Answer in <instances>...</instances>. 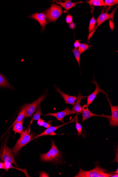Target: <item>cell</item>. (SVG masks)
I'll list each match as a JSON object with an SVG mask.
<instances>
[{
  "mask_svg": "<svg viewBox=\"0 0 118 177\" xmlns=\"http://www.w3.org/2000/svg\"><path fill=\"white\" fill-rule=\"evenodd\" d=\"M30 127L31 126H29V128L28 127L26 130L23 131L20 134L21 136L20 138L17 141L16 144L12 149L15 156L19 153L22 147L31 142V136L30 135Z\"/></svg>",
  "mask_w": 118,
  "mask_h": 177,
  "instance_id": "obj_4",
  "label": "cell"
},
{
  "mask_svg": "<svg viewBox=\"0 0 118 177\" xmlns=\"http://www.w3.org/2000/svg\"><path fill=\"white\" fill-rule=\"evenodd\" d=\"M118 177V173H116V174H113L111 176V177Z\"/></svg>",
  "mask_w": 118,
  "mask_h": 177,
  "instance_id": "obj_34",
  "label": "cell"
},
{
  "mask_svg": "<svg viewBox=\"0 0 118 177\" xmlns=\"http://www.w3.org/2000/svg\"><path fill=\"white\" fill-rule=\"evenodd\" d=\"M107 98L108 101L109 103L112 115L110 116L109 119H108L109 122L110 126L112 127H118V106H114L111 104V101L108 95L105 96Z\"/></svg>",
  "mask_w": 118,
  "mask_h": 177,
  "instance_id": "obj_6",
  "label": "cell"
},
{
  "mask_svg": "<svg viewBox=\"0 0 118 177\" xmlns=\"http://www.w3.org/2000/svg\"><path fill=\"white\" fill-rule=\"evenodd\" d=\"M0 169H4V163L0 162Z\"/></svg>",
  "mask_w": 118,
  "mask_h": 177,
  "instance_id": "obj_33",
  "label": "cell"
},
{
  "mask_svg": "<svg viewBox=\"0 0 118 177\" xmlns=\"http://www.w3.org/2000/svg\"><path fill=\"white\" fill-rule=\"evenodd\" d=\"M45 98L44 95H43L35 101L33 102V103L28 104L26 109L24 118H28L31 116L34 112H35L38 106L39 105L43 100L45 99Z\"/></svg>",
  "mask_w": 118,
  "mask_h": 177,
  "instance_id": "obj_7",
  "label": "cell"
},
{
  "mask_svg": "<svg viewBox=\"0 0 118 177\" xmlns=\"http://www.w3.org/2000/svg\"><path fill=\"white\" fill-rule=\"evenodd\" d=\"M23 122L24 120H23L13 124V129L15 134L17 133L21 134L23 131Z\"/></svg>",
  "mask_w": 118,
  "mask_h": 177,
  "instance_id": "obj_18",
  "label": "cell"
},
{
  "mask_svg": "<svg viewBox=\"0 0 118 177\" xmlns=\"http://www.w3.org/2000/svg\"><path fill=\"white\" fill-rule=\"evenodd\" d=\"M0 87L3 88L13 89V87L4 76L3 75L0 73Z\"/></svg>",
  "mask_w": 118,
  "mask_h": 177,
  "instance_id": "obj_17",
  "label": "cell"
},
{
  "mask_svg": "<svg viewBox=\"0 0 118 177\" xmlns=\"http://www.w3.org/2000/svg\"><path fill=\"white\" fill-rule=\"evenodd\" d=\"M94 168L89 171H84L80 168L78 174L75 177H109L113 174L109 173L105 169L102 168L98 163H96Z\"/></svg>",
  "mask_w": 118,
  "mask_h": 177,
  "instance_id": "obj_1",
  "label": "cell"
},
{
  "mask_svg": "<svg viewBox=\"0 0 118 177\" xmlns=\"http://www.w3.org/2000/svg\"><path fill=\"white\" fill-rule=\"evenodd\" d=\"M37 124L39 126H42L46 128H48L51 126V124L45 122L44 120L41 119L38 120Z\"/></svg>",
  "mask_w": 118,
  "mask_h": 177,
  "instance_id": "obj_27",
  "label": "cell"
},
{
  "mask_svg": "<svg viewBox=\"0 0 118 177\" xmlns=\"http://www.w3.org/2000/svg\"><path fill=\"white\" fill-rule=\"evenodd\" d=\"M72 53H73L75 57L77 62H78V63L79 66L80 67L81 54L80 52L78 51V49L76 48H74V49L72 50Z\"/></svg>",
  "mask_w": 118,
  "mask_h": 177,
  "instance_id": "obj_24",
  "label": "cell"
},
{
  "mask_svg": "<svg viewBox=\"0 0 118 177\" xmlns=\"http://www.w3.org/2000/svg\"><path fill=\"white\" fill-rule=\"evenodd\" d=\"M110 28H112V30H113V28H114V24H113V23L111 21H110Z\"/></svg>",
  "mask_w": 118,
  "mask_h": 177,
  "instance_id": "obj_32",
  "label": "cell"
},
{
  "mask_svg": "<svg viewBox=\"0 0 118 177\" xmlns=\"http://www.w3.org/2000/svg\"><path fill=\"white\" fill-rule=\"evenodd\" d=\"M55 88L57 92L60 94L62 96L66 104H70L73 105L75 104V102L77 98V97L70 96L61 91L60 88L59 87L55 86Z\"/></svg>",
  "mask_w": 118,
  "mask_h": 177,
  "instance_id": "obj_14",
  "label": "cell"
},
{
  "mask_svg": "<svg viewBox=\"0 0 118 177\" xmlns=\"http://www.w3.org/2000/svg\"><path fill=\"white\" fill-rule=\"evenodd\" d=\"M4 169L6 170V171H8L9 169L13 168L19 170H20V171H21L22 172H24V171H25V170L20 169L18 168H16L13 166L12 165H11V163H10L7 162H4Z\"/></svg>",
  "mask_w": 118,
  "mask_h": 177,
  "instance_id": "obj_26",
  "label": "cell"
},
{
  "mask_svg": "<svg viewBox=\"0 0 118 177\" xmlns=\"http://www.w3.org/2000/svg\"><path fill=\"white\" fill-rule=\"evenodd\" d=\"M118 0H105L104 1V6H112L117 4Z\"/></svg>",
  "mask_w": 118,
  "mask_h": 177,
  "instance_id": "obj_28",
  "label": "cell"
},
{
  "mask_svg": "<svg viewBox=\"0 0 118 177\" xmlns=\"http://www.w3.org/2000/svg\"><path fill=\"white\" fill-rule=\"evenodd\" d=\"M28 104H26L24 105L22 109L21 112H19V115H18L17 119L15 120V121H14V122H13V124L12 125H11L10 127H12L13 125V124L15 123H17V122H18L21 121L22 120L24 119L26 109L27 106L28 105Z\"/></svg>",
  "mask_w": 118,
  "mask_h": 177,
  "instance_id": "obj_20",
  "label": "cell"
},
{
  "mask_svg": "<svg viewBox=\"0 0 118 177\" xmlns=\"http://www.w3.org/2000/svg\"><path fill=\"white\" fill-rule=\"evenodd\" d=\"M63 13L62 7L56 4L53 3L50 8L45 11L44 14L48 23L55 22L62 15Z\"/></svg>",
  "mask_w": 118,
  "mask_h": 177,
  "instance_id": "obj_3",
  "label": "cell"
},
{
  "mask_svg": "<svg viewBox=\"0 0 118 177\" xmlns=\"http://www.w3.org/2000/svg\"><path fill=\"white\" fill-rule=\"evenodd\" d=\"M28 17L35 20L39 23L40 26L42 27V32L45 31V27L48 22L47 21L46 16L44 13L42 12L40 13H34L33 14L29 16Z\"/></svg>",
  "mask_w": 118,
  "mask_h": 177,
  "instance_id": "obj_11",
  "label": "cell"
},
{
  "mask_svg": "<svg viewBox=\"0 0 118 177\" xmlns=\"http://www.w3.org/2000/svg\"><path fill=\"white\" fill-rule=\"evenodd\" d=\"M86 3L89 4L91 8L94 6H104L103 0H90L86 2Z\"/></svg>",
  "mask_w": 118,
  "mask_h": 177,
  "instance_id": "obj_21",
  "label": "cell"
},
{
  "mask_svg": "<svg viewBox=\"0 0 118 177\" xmlns=\"http://www.w3.org/2000/svg\"><path fill=\"white\" fill-rule=\"evenodd\" d=\"M64 2H58L55 1H53V2H55L57 4H59L61 6L62 8H63L65 10L64 11V13H68V11L70 9L75 7V6L76 4L83 3V2L81 1L79 2H76V3H74L72 2L70 0H65Z\"/></svg>",
  "mask_w": 118,
  "mask_h": 177,
  "instance_id": "obj_15",
  "label": "cell"
},
{
  "mask_svg": "<svg viewBox=\"0 0 118 177\" xmlns=\"http://www.w3.org/2000/svg\"><path fill=\"white\" fill-rule=\"evenodd\" d=\"M76 122V119L75 117H74L73 119H72L71 121H69V122H67L66 123L62 125H61L57 126H53V127H50L47 128L46 130H45L44 132H43L42 133L38 135L37 136H35V138H33L31 140V141L32 140H33L35 139H37V138L40 137H42V136H45L48 135H56V134L55 133H54V131H56L57 129H58V128L61 127L63 126H65V125L68 124L70 123H73V122Z\"/></svg>",
  "mask_w": 118,
  "mask_h": 177,
  "instance_id": "obj_9",
  "label": "cell"
},
{
  "mask_svg": "<svg viewBox=\"0 0 118 177\" xmlns=\"http://www.w3.org/2000/svg\"><path fill=\"white\" fill-rule=\"evenodd\" d=\"M80 40H76V41L75 42L74 44V46L75 48H77L79 47L80 44Z\"/></svg>",
  "mask_w": 118,
  "mask_h": 177,
  "instance_id": "obj_30",
  "label": "cell"
},
{
  "mask_svg": "<svg viewBox=\"0 0 118 177\" xmlns=\"http://www.w3.org/2000/svg\"><path fill=\"white\" fill-rule=\"evenodd\" d=\"M113 12H112L111 14L109 15L108 13L107 12L103 13L102 12L101 14L97 18L96 20V22L97 23V26L96 27V28L94 31H92L91 33L89 34V36L87 40L90 39L91 38L92 36L95 32V31L97 30L98 27L101 25L104 22L110 19H113Z\"/></svg>",
  "mask_w": 118,
  "mask_h": 177,
  "instance_id": "obj_8",
  "label": "cell"
},
{
  "mask_svg": "<svg viewBox=\"0 0 118 177\" xmlns=\"http://www.w3.org/2000/svg\"><path fill=\"white\" fill-rule=\"evenodd\" d=\"M51 148L48 153L41 154L40 159L42 162H57L60 160V152L53 140H51Z\"/></svg>",
  "mask_w": 118,
  "mask_h": 177,
  "instance_id": "obj_2",
  "label": "cell"
},
{
  "mask_svg": "<svg viewBox=\"0 0 118 177\" xmlns=\"http://www.w3.org/2000/svg\"><path fill=\"white\" fill-rule=\"evenodd\" d=\"M92 83H94L96 85V88L94 92L92 93V94L89 95V96H87V105L89 106L92 102L94 101L95 98H96L97 95L99 93H102L105 95V96H107L108 95L107 93L104 92L103 90L101 89L99 87V86L97 82L95 81V78H94V80L93 81Z\"/></svg>",
  "mask_w": 118,
  "mask_h": 177,
  "instance_id": "obj_12",
  "label": "cell"
},
{
  "mask_svg": "<svg viewBox=\"0 0 118 177\" xmlns=\"http://www.w3.org/2000/svg\"><path fill=\"white\" fill-rule=\"evenodd\" d=\"M13 153V150L7 146L6 144L2 146L0 150V158L4 162L10 163L18 167Z\"/></svg>",
  "mask_w": 118,
  "mask_h": 177,
  "instance_id": "obj_5",
  "label": "cell"
},
{
  "mask_svg": "<svg viewBox=\"0 0 118 177\" xmlns=\"http://www.w3.org/2000/svg\"><path fill=\"white\" fill-rule=\"evenodd\" d=\"M78 47V51L81 54L89 49L90 46L88 44H86L85 43H80Z\"/></svg>",
  "mask_w": 118,
  "mask_h": 177,
  "instance_id": "obj_25",
  "label": "cell"
},
{
  "mask_svg": "<svg viewBox=\"0 0 118 177\" xmlns=\"http://www.w3.org/2000/svg\"><path fill=\"white\" fill-rule=\"evenodd\" d=\"M96 24V20H95L94 17L93 16L90 20L89 27H88V31L90 33L94 30L96 28V26H95Z\"/></svg>",
  "mask_w": 118,
  "mask_h": 177,
  "instance_id": "obj_23",
  "label": "cell"
},
{
  "mask_svg": "<svg viewBox=\"0 0 118 177\" xmlns=\"http://www.w3.org/2000/svg\"><path fill=\"white\" fill-rule=\"evenodd\" d=\"M76 112L73 110H70L68 108H66L64 110L61 112L56 113H49L48 114L45 115V116H51L55 117L58 121H60L63 123H64L63 121V118L67 115L76 114Z\"/></svg>",
  "mask_w": 118,
  "mask_h": 177,
  "instance_id": "obj_10",
  "label": "cell"
},
{
  "mask_svg": "<svg viewBox=\"0 0 118 177\" xmlns=\"http://www.w3.org/2000/svg\"><path fill=\"white\" fill-rule=\"evenodd\" d=\"M83 109V119L81 122H83L86 121V120L89 119L90 118L94 116H101L107 117L109 119L110 116H106L104 115H100L94 114L92 113L89 110L87 104H84L82 107Z\"/></svg>",
  "mask_w": 118,
  "mask_h": 177,
  "instance_id": "obj_13",
  "label": "cell"
},
{
  "mask_svg": "<svg viewBox=\"0 0 118 177\" xmlns=\"http://www.w3.org/2000/svg\"><path fill=\"white\" fill-rule=\"evenodd\" d=\"M73 21V18L71 15H68L65 18V21L67 24H70Z\"/></svg>",
  "mask_w": 118,
  "mask_h": 177,
  "instance_id": "obj_29",
  "label": "cell"
},
{
  "mask_svg": "<svg viewBox=\"0 0 118 177\" xmlns=\"http://www.w3.org/2000/svg\"><path fill=\"white\" fill-rule=\"evenodd\" d=\"M76 119V128L77 131H78V137H79L80 135L83 136L84 137H85L84 135L82 134L81 133L82 129V126L81 124L79 123L78 121V113H76V115L75 117Z\"/></svg>",
  "mask_w": 118,
  "mask_h": 177,
  "instance_id": "obj_22",
  "label": "cell"
},
{
  "mask_svg": "<svg viewBox=\"0 0 118 177\" xmlns=\"http://www.w3.org/2000/svg\"><path fill=\"white\" fill-rule=\"evenodd\" d=\"M42 115V113L41 108V106L39 104V105L38 106L36 112L35 113V114L33 115L32 118H31L29 126H30L31 124H32L34 121H38V120L40 119L41 116Z\"/></svg>",
  "mask_w": 118,
  "mask_h": 177,
  "instance_id": "obj_19",
  "label": "cell"
},
{
  "mask_svg": "<svg viewBox=\"0 0 118 177\" xmlns=\"http://www.w3.org/2000/svg\"><path fill=\"white\" fill-rule=\"evenodd\" d=\"M69 28L72 29H74L76 28V25L74 22H72L71 23L69 24Z\"/></svg>",
  "mask_w": 118,
  "mask_h": 177,
  "instance_id": "obj_31",
  "label": "cell"
},
{
  "mask_svg": "<svg viewBox=\"0 0 118 177\" xmlns=\"http://www.w3.org/2000/svg\"><path fill=\"white\" fill-rule=\"evenodd\" d=\"M86 97L87 96H83L81 95H79V96L77 97L76 104H75L74 107L71 110L75 111L77 113H82V107H81L80 103L82 100Z\"/></svg>",
  "mask_w": 118,
  "mask_h": 177,
  "instance_id": "obj_16",
  "label": "cell"
}]
</instances>
